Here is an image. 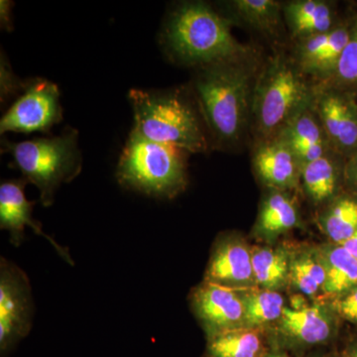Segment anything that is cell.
<instances>
[{"label": "cell", "instance_id": "cell-1", "mask_svg": "<svg viewBox=\"0 0 357 357\" xmlns=\"http://www.w3.org/2000/svg\"><path fill=\"white\" fill-rule=\"evenodd\" d=\"M161 44L175 62L199 68L237 62L246 53L229 21L203 2L176 7L164 24Z\"/></svg>", "mask_w": 357, "mask_h": 357}, {"label": "cell", "instance_id": "cell-2", "mask_svg": "<svg viewBox=\"0 0 357 357\" xmlns=\"http://www.w3.org/2000/svg\"><path fill=\"white\" fill-rule=\"evenodd\" d=\"M129 100L134 114L132 130L143 137L191 153L208 149L196 110L180 91L131 89Z\"/></svg>", "mask_w": 357, "mask_h": 357}, {"label": "cell", "instance_id": "cell-3", "mask_svg": "<svg viewBox=\"0 0 357 357\" xmlns=\"http://www.w3.org/2000/svg\"><path fill=\"white\" fill-rule=\"evenodd\" d=\"M77 142V131L67 128L59 136L22 142L4 140L2 147L28 184L36 185L41 204L50 206L61 185L72 182L82 172L83 157Z\"/></svg>", "mask_w": 357, "mask_h": 357}, {"label": "cell", "instance_id": "cell-4", "mask_svg": "<svg viewBox=\"0 0 357 357\" xmlns=\"http://www.w3.org/2000/svg\"><path fill=\"white\" fill-rule=\"evenodd\" d=\"M187 153L131 130L117 165V181L126 189L146 196L172 199L187 185Z\"/></svg>", "mask_w": 357, "mask_h": 357}, {"label": "cell", "instance_id": "cell-5", "mask_svg": "<svg viewBox=\"0 0 357 357\" xmlns=\"http://www.w3.org/2000/svg\"><path fill=\"white\" fill-rule=\"evenodd\" d=\"M195 96L206 126L220 143L238 139L248 109L249 75L237 62L201 68Z\"/></svg>", "mask_w": 357, "mask_h": 357}, {"label": "cell", "instance_id": "cell-6", "mask_svg": "<svg viewBox=\"0 0 357 357\" xmlns=\"http://www.w3.org/2000/svg\"><path fill=\"white\" fill-rule=\"evenodd\" d=\"M310 89L290 63L276 58L263 70L255 89L253 110L262 133L283 130L305 112Z\"/></svg>", "mask_w": 357, "mask_h": 357}, {"label": "cell", "instance_id": "cell-7", "mask_svg": "<svg viewBox=\"0 0 357 357\" xmlns=\"http://www.w3.org/2000/svg\"><path fill=\"white\" fill-rule=\"evenodd\" d=\"M32 288L27 274L6 258L0 259V351L4 354L31 331Z\"/></svg>", "mask_w": 357, "mask_h": 357}, {"label": "cell", "instance_id": "cell-8", "mask_svg": "<svg viewBox=\"0 0 357 357\" xmlns=\"http://www.w3.org/2000/svg\"><path fill=\"white\" fill-rule=\"evenodd\" d=\"M63 121L57 84L37 77L28 79L24 91L0 121V133H49Z\"/></svg>", "mask_w": 357, "mask_h": 357}, {"label": "cell", "instance_id": "cell-9", "mask_svg": "<svg viewBox=\"0 0 357 357\" xmlns=\"http://www.w3.org/2000/svg\"><path fill=\"white\" fill-rule=\"evenodd\" d=\"M195 314L211 337L243 328L244 300L236 288L204 281L192 295Z\"/></svg>", "mask_w": 357, "mask_h": 357}, {"label": "cell", "instance_id": "cell-10", "mask_svg": "<svg viewBox=\"0 0 357 357\" xmlns=\"http://www.w3.org/2000/svg\"><path fill=\"white\" fill-rule=\"evenodd\" d=\"M27 184V181L21 178L20 180L6 181L0 185V229L9 232L13 245L20 246L24 241L25 227H30L35 234L44 237L55 248L58 255L73 266L75 263L69 250L44 232L41 223L33 218L35 202L26 199L24 190Z\"/></svg>", "mask_w": 357, "mask_h": 357}, {"label": "cell", "instance_id": "cell-11", "mask_svg": "<svg viewBox=\"0 0 357 357\" xmlns=\"http://www.w3.org/2000/svg\"><path fill=\"white\" fill-rule=\"evenodd\" d=\"M253 280L252 255L248 248L236 239L218 241L206 268L204 281L236 288Z\"/></svg>", "mask_w": 357, "mask_h": 357}, {"label": "cell", "instance_id": "cell-12", "mask_svg": "<svg viewBox=\"0 0 357 357\" xmlns=\"http://www.w3.org/2000/svg\"><path fill=\"white\" fill-rule=\"evenodd\" d=\"M317 109L324 132L342 150L357 146V107L345 96L335 93L319 98Z\"/></svg>", "mask_w": 357, "mask_h": 357}, {"label": "cell", "instance_id": "cell-13", "mask_svg": "<svg viewBox=\"0 0 357 357\" xmlns=\"http://www.w3.org/2000/svg\"><path fill=\"white\" fill-rule=\"evenodd\" d=\"M301 163L293 150L281 138L258 148L255 167L266 184L275 188H291L297 182Z\"/></svg>", "mask_w": 357, "mask_h": 357}, {"label": "cell", "instance_id": "cell-14", "mask_svg": "<svg viewBox=\"0 0 357 357\" xmlns=\"http://www.w3.org/2000/svg\"><path fill=\"white\" fill-rule=\"evenodd\" d=\"M293 150L301 163L306 164L326 155L325 132L321 124L306 112L282 130L280 137Z\"/></svg>", "mask_w": 357, "mask_h": 357}, {"label": "cell", "instance_id": "cell-15", "mask_svg": "<svg viewBox=\"0 0 357 357\" xmlns=\"http://www.w3.org/2000/svg\"><path fill=\"white\" fill-rule=\"evenodd\" d=\"M282 330L289 337L307 344L326 342L332 333V321L321 307L284 309L281 316Z\"/></svg>", "mask_w": 357, "mask_h": 357}, {"label": "cell", "instance_id": "cell-16", "mask_svg": "<svg viewBox=\"0 0 357 357\" xmlns=\"http://www.w3.org/2000/svg\"><path fill=\"white\" fill-rule=\"evenodd\" d=\"M319 256L326 269V294L344 296L357 287V259L344 246H328Z\"/></svg>", "mask_w": 357, "mask_h": 357}, {"label": "cell", "instance_id": "cell-17", "mask_svg": "<svg viewBox=\"0 0 357 357\" xmlns=\"http://www.w3.org/2000/svg\"><path fill=\"white\" fill-rule=\"evenodd\" d=\"M293 202L281 192H273L264 202L258 217V229L265 236H276L298 225Z\"/></svg>", "mask_w": 357, "mask_h": 357}, {"label": "cell", "instance_id": "cell-18", "mask_svg": "<svg viewBox=\"0 0 357 357\" xmlns=\"http://www.w3.org/2000/svg\"><path fill=\"white\" fill-rule=\"evenodd\" d=\"M211 357H258L262 349L261 338L248 328H236L210 337Z\"/></svg>", "mask_w": 357, "mask_h": 357}, {"label": "cell", "instance_id": "cell-19", "mask_svg": "<svg viewBox=\"0 0 357 357\" xmlns=\"http://www.w3.org/2000/svg\"><path fill=\"white\" fill-rule=\"evenodd\" d=\"M252 255L253 274L258 284L268 290L280 287L287 280L290 265L283 250L255 248Z\"/></svg>", "mask_w": 357, "mask_h": 357}, {"label": "cell", "instance_id": "cell-20", "mask_svg": "<svg viewBox=\"0 0 357 357\" xmlns=\"http://www.w3.org/2000/svg\"><path fill=\"white\" fill-rule=\"evenodd\" d=\"M301 175L307 195L314 202H323L335 194L337 174L335 164L328 157L303 164Z\"/></svg>", "mask_w": 357, "mask_h": 357}, {"label": "cell", "instance_id": "cell-21", "mask_svg": "<svg viewBox=\"0 0 357 357\" xmlns=\"http://www.w3.org/2000/svg\"><path fill=\"white\" fill-rule=\"evenodd\" d=\"M326 236L342 244L357 231V199H337L321 218Z\"/></svg>", "mask_w": 357, "mask_h": 357}, {"label": "cell", "instance_id": "cell-22", "mask_svg": "<svg viewBox=\"0 0 357 357\" xmlns=\"http://www.w3.org/2000/svg\"><path fill=\"white\" fill-rule=\"evenodd\" d=\"M232 6L241 20L260 31L273 33L280 23L281 6L274 0H236Z\"/></svg>", "mask_w": 357, "mask_h": 357}, {"label": "cell", "instance_id": "cell-23", "mask_svg": "<svg viewBox=\"0 0 357 357\" xmlns=\"http://www.w3.org/2000/svg\"><path fill=\"white\" fill-rule=\"evenodd\" d=\"M244 323L249 328L264 325L281 318L283 314L284 299L274 291L255 293L244 300Z\"/></svg>", "mask_w": 357, "mask_h": 357}, {"label": "cell", "instance_id": "cell-24", "mask_svg": "<svg viewBox=\"0 0 357 357\" xmlns=\"http://www.w3.org/2000/svg\"><path fill=\"white\" fill-rule=\"evenodd\" d=\"M290 275L294 285L306 295H314L325 286L326 269L319 255H300L291 263Z\"/></svg>", "mask_w": 357, "mask_h": 357}, {"label": "cell", "instance_id": "cell-25", "mask_svg": "<svg viewBox=\"0 0 357 357\" xmlns=\"http://www.w3.org/2000/svg\"><path fill=\"white\" fill-rule=\"evenodd\" d=\"M351 34L345 28H335L331 30L330 38L325 48L319 54V57L311 63L305 72L314 75H328L331 73L335 74L338 61L342 57V52L349 44Z\"/></svg>", "mask_w": 357, "mask_h": 357}, {"label": "cell", "instance_id": "cell-26", "mask_svg": "<svg viewBox=\"0 0 357 357\" xmlns=\"http://www.w3.org/2000/svg\"><path fill=\"white\" fill-rule=\"evenodd\" d=\"M335 75L340 83L357 86V32L342 52Z\"/></svg>", "mask_w": 357, "mask_h": 357}, {"label": "cell", "instance_id": "cell-27", "mask_svg": "<svg viewBox=\"0 0 357 357\" xmlns=\"http://www.w3.org/2000/svg\"><path fill=\"white\" fill-rule=\"evenodd\" d=\"M330 9V6L324 1L300 0V1L290 2L286 6L285 15L289 25L292 26L300 21L307 20Z\"/></svg>", "mask_w": 357, "mask_h": 357}, {"label": "cell", "instance_id": "cell-28", "mask_svg": "<svg viewBox=\"0 0 357 357\" xmlns=\"http://www.w3.org/2000/svg\"><path fill=\"white\" fill-rule=\"evenodd\" d=\"M26 84H27V81H21L20 77H16L6 55L1 53V60H0V98H1V102H7L18 91H24Z\"/></svg>", "mask_w": 357, "mask_h": 357}, {"label": "cell", "instance_id": "cell-29", "mask_svg": "<svg viewBox=\"0 0 357 357\" xmlns=\"http://www.w3.org/2000/svg\"><path fill=\"white\" fill-rule=\"evenodd\" d=\"M335 307L340 316L357 325V287L340 296L335 301Z\"/></svg>", "mask_w": 357, "mask_h": 357}, {"label": "cell", "instance_id": "cell-30", "mask_svg": "<svg viewBox=\"0 0 357 357\" xmlns=\"http://www.w3.org/2000/svg\"><path fill=\"white\" fill-rule=\"evenodd\" d=\"M13 1H8V0L0 1V26L2 30L8 32L13 30Z\"/></svg>", "mask_w": 357, "mask_h": 357}, {"label": "cell", "instance_id": "cell-31", "mask_svg": "<svg viewBox=\"0 0 357 357\" xmlns=\"http://www.w3.org/2000/svg\"><path fill=\"white\" fill-rule=\"evenodd\" d=\"M340 245L344 246V248L357 259V231L354 236L349 237L347 241H345L342 244H340Z\"/></svg>", "mask_w": 357, "mask_h": 357}, {"label": "cell", "instance_id": "cell-32", "mask_svg": "<svg viewBox=\"0 0 357 357\" xmlns=\"http://www.w3.org/2000/svg\"><path fill=\"white\" fill-rule=\"evenodd\" d=\"M347 173H349V178H351V182L357 187V155L351 160V163H349Z\"/></svg>", "mask_w": 357, "mask_h": 357}, {"label": "cell", "instance_id": "cell-33", "mask_svg": "<svg viewBox=\"0 0 357 357\" xmlns=\"http://www.w3.org/2000/svg\"><path fill=\"white\" fill-rule=\"evenodd\" d=\"M347 357H357V347L354 349V351L349 352Z\"/></svg>", "mask_w": 357, "mask_h": 357}, {"label": "cell", "instance_id": "cell-34", "mask_svg": "<svg viewBox=\"0 0 357 357\" xmlns=\"http://www.w3.org/2000/svg\"><path fill=\"white\" fill-rule=\"evenodd\" d=\"M271 357H286V356H271Z\"/></svg>", "mask_w": 357, "mask_h": 357}]
</instances>
